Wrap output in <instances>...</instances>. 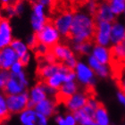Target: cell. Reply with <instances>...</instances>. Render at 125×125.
<instances>
[{"label":"cell","mask_w":125,"mask_h":125,"mask_svg":"<svg viewBox=\"0 0 125 125\" xmlns=\"http://www.w3.org/2000/svg\"><path fill=\"white\" fill-rule=\"evenodd\" d=\"M3 18V15H2V12H1V9H0V20Z\"/></svg>","instance_id":"f1b7e54d"},{"label":"cell","mask_w":125,"mask_h":125,"mask_svg":"<svg viewBox=\"0 0 125 125\" xmlns=\"http://www.w3.org/2000/svg\"><path fill=\"white\" fill-rule=\"evenodd\" d=\"M118 98H119L121 103H122L123 104H124V106H125V96H123V95H122L120 92L118 93Z\"/></svg>","instance_id":"83f0119b"},{"label":"cell","mask_w":125,"mask_h":125,"mask_svg":"<svg viewBox=\"0 0 125 125\" xmlns=\"http://www.w3.org/2000/svg\"><path fill=\"white\" fill-rule=\"evenodd\" d=\"M58 72H59V63L49 64L47 62H38L36 70L37 80L38 81L43 82Z\"/></svg>","instance_id":"9c48e42d"},{"label":"cell","mask_w":125,"mask_h":125,"mask_svg":"<svg viewBox=\"0 0 125 125\" xmlns=\"http://www.w3.org/2000/svg\"><path fill=\"white\" fill-rule=\"evenodd\" d=\"M28 85H29V82L23 71L18 74L10 73V76L3 89V93L5 96L21 94L22 92L28 91L27 90Z\"/></svg>","instance_id":"7a4b0ae2"},{"label":"cell","mask_w":125,"mask_h":125,"mask_svg":"<svg viewBox=\"0 0 125 125\" xmlns=\"http://www.w3.org/2000/svg\"><path fill=\"white\" fill-rule=\"evenodd\" d=\"M9 76L10 73L8 71H0V91H3Z\"/></svg>","instance_id":"603a6c76"},{"label":"cell","mask_w":125,"mask_h":125,"mask_svg":"<svg viewBox=\"0 0 125 125\" xmlns=\"http://www.w3.org/2000/svg\"><path fill=\"white\" fill-rule=\"evenodd\" d=\"M8 110L11 115H20L21 112L28 108L29 92L25 91L17 95L5 96Z\"/></svg>","instance_id":"3957f363"},{"label":"cell","mask_w":125,"mask_h":125,"mask_svg":"<svg viewBox=\"0 0 125 125\" xmlns=\"http://www.w3.org/2000/svg\"><path fill=\"white\" fill-rule=\"evenodd\" d=\"M111 24L105 21H98L96 32V46H105L108 43L111 33Z\"/></svg>","instance_id":"7c38bea8"},{"label":"cell","mask_w":125,"mask_h":125,"mask_svg":"<svg viewBox=\"0 0 125 125\" xmlns=\"http://www.w3.org/2000/svg\"><path fill=\"white\" fill-rule=\"evenodd\" d=\"M20 0H0V4L2 5V8L7 7V6H13L15 5Z\"/></svg>","instance_id":"d4e9b609"},{"label":"cell","mask_w":125,"mask_h":125,"mask_svg":"<svg viewBox=\"0 0 125 125\" xmlns=\"http://www.w3.org/2000/svg\"><path fill=\"white\" fill-rule=\"evenodd\" d=\"M47 92L45 89V84L43 82L38 81L37 84L29 92V103H28V108L29 109H33L34 106L38 103L47 99Z\"/></svg>","instance_id":"8992f818"},{"label":"cell","mask_w":125,"mask_h":125,"mask_svg":"<svg viewBox=\"0 0 125 125\" xmlns=\"http://www.w3.org/2000/svg\"><path fill=\"white\" fill-rule=\"evenodd\" d=\"M71 114L73 115V116L74 117L75 121L80 125H92L95 123V121L92 120L91 118H89V116L86 115V113L84 112L82 108L80 110H77L75 112L71 113Z\"/></svg>","instance_id":"ffe728a7"},{"label":"cell","mask_w":125,"mask_h":125,"mask_svg":"<svg viewBox=\"0 0 125 125\" xmlns=\"http://www.w3.org/2000/svg\"><path fill=\"white\" fill-rule=\"evenodd\" d=\"M10 115L11 114L9 113L7 104H6L5 95L4 93H0V123L8 120Z\"/></svg>","instance_id":"44dd1931"},{"label":"cell","mask_w":125,"mask_h":125,"mask_svg":"<svg viewBox=\"0 0 125 125\" xmlns=\"http://www.w3.org/2000/svg\"><path fill=\"white\" fill-rule=\"evenodd\" d=\"M89 64L91 67V71L96 73V75L100 76L102 78H106L108 76V71L105 65L100 63L94 56H90L89 58Z\"/></svg>","instance_id":"2e32d148"},{"label":"cell","mask_w":125,"mask_h":125,"mask_svg":"<svg viewBox=\"0 0 125 125\" xmlns=\"http://www.w3.org/2000/svg\"><path fill=\"white\" fill-rule=\"evenodd\" d=\"M18 60V56L9 46L0 49V71L10 70L12 65Z\"/></svg>","instance_id":"ba28073f"},{"label":"cell","mask_w":125,"mask_h":125,"mask_svg":"<svg viewBox=\"0 0 125 125\" xmlns=\"http://www.w3.org/2000/svg\"><path fill=\"white\" fill-rule=\"evenodd\" d=\"M95 122L99 125H110L109 118L107 115L106 109L104 104L100 101H97L95 113Z\"/></svg>","instance_id":"5bb4252c"},{"label":"cell","mask_w":125,"mask_h":125,"mask_svg":"<svg viewBox=\"0 0 125 125\" xmlns=\"http://www.w3.org/2000/svg\"><path fill=\"white\" fill-rule=\"evenodd\" d=\"M13 39L10 21L8 18L3 17L0 20V49L9 47Z\"/></svg>","instance_id":"52a82bcc"},{"label":"cell","mask_w":125,"mask_h":125,"mask_svg":"<svg viewBox=\"0 0 125 125\" xmlns=\"http://www.w3.org/2000/svg\"><path fill=\"white\" fill-rule=\"evenodd\" d=\"M88 101H89V98L87 97L86 95L82 91H78L71 97L70 100L67 102V104H65V107L70 111V113H73L85 106Z\"/></svg>","instance_id":"4fadbf2b"},{"label":"cell","mask_w":125,"mask_h":125,"mask_svg":"<svg viewBox=\"0 0 125 125\" xmlns=\"http://www.w3.org/2000/svg\"><path fill=\"white\" fill-rule=\"evenodd\" d=\"M90 1H96V0H90Z\"/></svg>","instance_id":"f546056e"},{"label":"cell","mask_w":125,"mask_h":125,"mask_svg":"<svg viewBox=\"0 0 125 125\" xmlns=\"http://www.w3.org/2000/svg\"><path fill=\"white\" fill-rule=\"evenodd\" d=\"M34 33L36 34L38 41L40 44L46 46L49 49L58 44L60 40L59 33L55 29V27L53 25L52 19L49 16H46L43 28L39 31H34Z\"/></svg>","instance_id":"6da1fadb"},{"label":"cell","mask_w":125,"mask_h":125,"mask_svg":"<svg viewBox=\"0 0 125 125\" xmlns=\"http://www.w3.org/2000/svg\"><path fill=\"white\" fill-rule=\"evenodd\" d=\"M94 57L98 61L102 64L107 63V59H108V55H107L106 48L101 47V46H95V49L93 51Z\"/></svg>","instance_id":"7402d4cb"},{"label":"cell","mask_w":125,"mask_h":125,"mask_svg":"<svg viewBox=\"0 0 125 125\" xmlns=\"http://www.w3.org/2000/svg\"><path fill=\"white\" fill-rule=\"evenodd\" d=\"M77 76H78L79 81L82 84H86L89 82H91L92 76H93V72L90 69L85 66L82 63H78L77 64Z\"/></svg>","instance_id":"9a60e30c"},{"label":"cell","mask_w":125,"mask_h":125,"mask_svg":"<svg viewBox=\"0 0 125 125\" xmlns=\"http://www.w3.org/2000/svg\"><path fill=\"white\" fill-rule=\"evenodd\" d=\"M125 33V30L123 25L119 23L113 24V27L111 28V33H110V38L114 43L117 44L123 39Z\"/></svg>","instance_id":"d6986e66"},{"label":"cell","mask_w":125,"mask_h":125,"mask_svg":"<svg viewBox=\"0 0 125 125\" xmlns=\"http://www.w3.org/2000/svg\"><path fill=\"white\" fill-rule=\"evenodd\" d=\"M56 107H57V104H55V101L52 98L50 99L47 98L45 99V100H43V101L38 103L34 106L33 109L37 113L44 115L45 117L48 118L56 114Z\"/></svg>","instance_id":"30bf717a"},{"label":"cell","mask_w":125,"mask_h":125,"mask_svg":"<svg viewBox=\"0 0 125 125\" xmlns=\"http://www.w3.org/2000/svg\"><path fill=\"white\" fill-rule=\"evenodd\" d=\"M64 125H76V121L71 113H68L64 118Z\"/></svg>","instance_id":"484cf974"},{"label":"cell","mask_w":125,"mask_h":125,"mask_svg":"<svg viewBox=\"0 0 125 125\" xmlns=\"http://www.w3.org/2000/svg\"><path fill=\"white\" fill-rule=\"evenodd\" d=\"M20 122L22 125H47V118L34 109L27 108L20 114Z\"/></svg>","instance_id":"5b68a950"},{"label":"cell","mask_w":125,"mask_h":125,"mask_svg":"<svg viewBox=\"0 0 125 125\" xmlns=\"http://www.w3.org/2000/svg\"><path fill=\"white\" fill-rule=\"evenodd\" d=\"M10 47L13 49V51L15 52V54L19 58L22 57L23 55H25L26 54H28V47L27 45H25L23 42L21 41V39H13L12 40L10 44Z\"/></svg>","instance_id":"ac0fdd59"},{"label":"cell","mask_w":125,"mask_h":125,"mask_svg":"<svg viewBox=\"0 0 125 125\" xmlns=\"http://www.w3.org/2000/svg\"><path fill=\"white\" fill-rule=\"evenodd\" d=\"M76 13H73L72 12H62L57 15L51 17L53 25L55 27V29L58 31V33L64 36L65 33L67 32L69 28H70L73 16Z\"/></svg>","instance_id":"277c9868"},{"label":"cell","mask_w":125,"mask_h":125,"mask_svg":"<svg viewBox=\"0 0 125 125\" xmlns=\"http://www.w3.org/2000/svg\"><path fill=\"white\" fill-rule=\"evenodd\" d=\"M22 69H23V66L21 64V62L17 60L13 65H12V67L10 68L9 72H10V73L18 74V73H20L21 72H22Z\"/></svg>","instance_id":"cb8c5ba5"},{"label":"cell","mask_w":125,"mask_h":125,"mask_svg":"<svg viewBox=\"0 0 125 125\" xmlns=\"http://www.w3.org/2000/svg\"><path fill=\"white\" fill-rule=\"evenodd\" d=\"M62 82H64V74L62 73H60V72H58L55 74H54L52 77H50V78L47 79L46 81H43V83L46 84L47 87H49L53 89H55V90H57L60 88Z\"/></svg>","instance_id":"e0dca14e"},{"label":"cell","mask_w":125,"mask_h":125,"mask_svg":"<svg viewBox=\"0 0 125 125\" xmlns=\"http://www.w3.org/2000/svg\"><path fill=\"white\" fill-rule=\"evenodd\" d=\"M18 61L21 62V64L23 66V68L25 67V66H27V65H28V63H29V62H30V55H29V53H28V54H26L25 55H23L22 57L19 58Z\"/></svg>","instance_id":"4316f807"},{"label":"cell","mask_w":125,"mask_h":125,"mask_svg":"<svg viewBox=\"0 0 125 125\" xmlns=\"http://www.w3.org/2000/svg\"><path fill=\"white\" fill-rule=\"evenodd\" d=\"M110 75L119 92L125 96V63L110 70Z\"/></svg>","instance_id":"8fae6325"}]
</instances>
